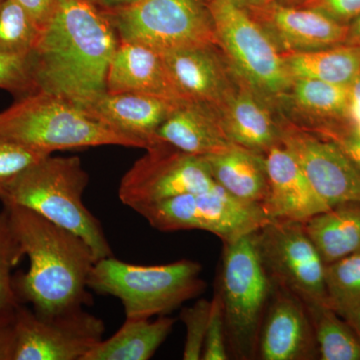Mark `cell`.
Segmentation results:
<instances>
[{
	"instance_id": "6da1fadb",
	"label": "cell",
	"mask_w": 360,
	"mask_h": 360,
	"mask_svg": "<svg viewBox=\"0 0 360 360\" xmlns=\"http://www.w3.org/2000/svg\"><path fill=\"white\" fill-rule=\"evenodd\" d=\"M120 44L105 13L90 0H53L51 16L30 53L37 91L86 106L106 91Z\"/></svg>"
},
{
	"instance_id": "7a4b0ae2",
	"label": "cell",
	"mask_w": 360,
	"mask_h": 360,
	"mask_svg": "<svg viewBox=\"0 0 360 360\" xmlns=\"http://www.w3.org/2000/svg\"><path fill=\"white\" fill-rule=\"evenodd\" d=\"M14 234L30 260L27 271L14 274L16 296L37 314L49 315L91 304L87 281L97 262L86 243L39 213L4 205Z\"/></svg>"
},
{
	"instance_id": "3957f363",
	"label": "cell",
	"mask_w": 360,
	"mask_h": 360,
	"mask_svg": "<svg viewBox=\"0 0 360 360\" xmlns=\"http://www.w3.org/2000/svg\"><path fill=\"white\" fill-rule=\"evenodd\" d=\"M89 182L78 156L51 155L16 177L0 193V201L32 210L80 236L97 260L113 257L103 225L82 200Z\"/></svg>"
},
{
	"instance_id": "277c9868",
	"label": "cell",
	"mask_w": 360,
	"mask_h": 360,
	"mask_svg": "<svg viewBox=\"0 0 360 360\" xmlns=\"http://www.w3.org/2000/svg\"><path fill=\"white\" fill-rule=\"evenodd\" d=\"M0 139L49 155L104 146L146 148L141 141L111 129L86 108L42 91L20 97L0 111Z\"/></svg>"
},
{
	"instance_id": "5b68a950",
	"label": "cell",
	"mask_w": 360,
	"mask_h": 360,
	"mask_svg": "<svg viewBox=\"0 0 360 360\" xmlns=\"http://www.w3.org/2000/svg\"><path fill=\"white\" fill-rule=\"evenodd\" d=\"M202 266L191 259L172 264L139 265L115 257L97 260L87 286L98 295L118 298L125 319H151L168 315L205 288Z\"/></svg>"
},
{
	"instance_id": "8992f818",
	"label": "cell",
	"mask_w": 360,
	"mask_h": 360,
	"mask_svg": "<svg viewBox=\"0 0 360 360\" xmlns=\"http://www.w3.org/2000/svg\"><path fill=\"white\" fill-rule=\"evenodd\" d=\"M224 245L217 292L224 309L229 354L255 359L274 284L260 257L257 231Z\"/></svg>"
},
{
	"instance_id": "52a82bcc",
	"label": "cell",
	"mask_w": 360,
	"mask_h": 360,
	"mask_svg": "<svg viewBox=\"0 0 360 360\" xmlns=\"http://www.w3.org/2000/svg\"><path fill=\"white\" fill-rule=\"evenodd\" d=\"M208 13L217 45L243 84L260 98L281 101L292 78L281 51L264 28L231 0H210Z\"/></svg>"
},
{
	"instance_id": "ba28073f",
	"label": "cell",
	"mask_w": 360,
	"mask_h": 360,
	"mask_svg": "<svg viewBox=\"0 0 360 360\" xmlns=\"http://www.w3.org/2000/svg\"><path fill=\"white\" fill-rule=\"evenodd\" d=\"M158 231H205L227 243L269 224L262 205L238 200L222 187L186 193L136 212Z\"/></svg>"
},
{
	"instance_id": "9c48e42d",
	"label": "cell",
	"mask_w": 360,
	"mask_h": 360,
	"mask_svg": "<svg viewBox=\"0 0 360 360\" xmlns=\"http://www.w3.org/2000/svg\"><path fill=\"white\" fill-rule=\"evenodd\" d=\"M103 11L120 41L136 42L160 53L217 45L210 13L200 0H141Z\"/></svg>"
},
{
	"instance_id": "30bf717a",
	"label": "cell",
	"mask_w": 360,
	"mask_h": 360,
	"mask_svg": "<svg viewBox=\"0 0 360 360\" xmlns=\"http://www.w3.org/2000/svg\"><path fill=\"white\" fill-rule=\"evenodd\" d=\"M146 150L125 172L118 187L120 200L134 212L217 184L202 156L188 155L163 141Z\"/></svg>"
},
{
	"instance_id": "8fae6325",
	"label": "cell",
	"mask_w": 360,
	"mask_h": 360,
	"mask_svg": "<svg viewBox=\"0 0 360 360\" xmlns=\"http://www.w3.org/2000/svg\"><path fill=\"white\" fill-rule=\"evenodd\" d=\"M14 360H84L103 340L105 324L84 309L49 315L18 305Z\"/></svg>"
},
{
	"instance_id": "7c38bea8",
	"label": "cell",
	"mask_w": 360,
	"mask_h": 360,
	"mask_svg": "<svg viewBox=\"0 0 360 360\" xmlns=\"http://www.w3.org/2000/svg\"><path fill=\"white\" fill-rule=\"evenodd\" d=\"M257 240L272 283L288 288L304 302L328 304L326 264L302 222L269 221L258 229Z\"/></svg>"
},
{
	"instance_id": "4fadbf2b",
	"label": "cell",
	"mask_w": 360,
	"mask_h": 360,
	"mask_svg": "<svg viewBox=\"0 0 360 360\" xmlns=\"http://www.w3.org/2000/svg\"><path fill=\"white\" fill-rule=\"evenodd\" d=\"M281 142L329 207L360 202V172L338 144L295 124L281 127Z\"/></svg>"
},
{
	"instance_id": "5bb4252c",
	"label": "cell",
	"mask_w": 360,
	"mask_h": 360,
	"mask_svg": "<svg viewBox=\"0 0 360 360\" xmlns=\"http://www.w3.org/2000/svg\"><path fill=\"white\" fill-rule=\"evenodd\" d=\"M274 284L258 335L257 359H319L314 328L304 302L288 288Z\"/></svg>"
},
{
	"instance_id": "9a60e30c",
	"label": "cell",
	"mask_w": 360,
	"mask_h": 360,
	"mask_svg": "<svg viewBox=\"0 0 360 360\" xmlns=\"http://www.w3.org/2000/svg\"><path fill=\"white\" fill-rule=\"evenodd\" d=\"M252 18L281 52L307 51L345 44L348 26L321 11L276 2L255 4Z\"/></svg>"
},
{
	"instance_id": "2e32d148",
	"label": "cell",
	"mask_w": 360,
	"mask_h": 360,
	"mask_svg": "<svg viewBox=\"0 0 360 360\" xmlns=\"http://www.w3.org/2000/svg\"><path fill=\"white\" fill-rule=\"evenodd\" d=\"M264 158L269 188L262 207L269 221L304 222L330 208L283 144L269 148Z\"/></svg>"
},
{
	"instance_id": "e0dca14e",
	"label": "cell",
	"mask_w": 360,
	"mask_h": 360,
	"mask_svg": "<svg viewBox=\"0 0 360 360\" xmlns=\"http://www.w3.org/2000/svg\"><path fill=\"white\" fill-rule=\"evenodd\" d=\"M106 91L148 94L177 103L187 101L172 82L162 53L120 40L108 68Z\"/></svg>"
},
{
	"instance_id": "ac0fdd59",
	"label": "cell",
	"mask_w": 360,
	"mask_h": 360,
	"mask_svg": "<svg viewBox=\"0 0 360 360\" xmlns=\"http://www.w3.org/2000/svg\"><path fill=\"white\" fill-rule=\"evenodd\" d=\"M179 104L148 94L105 91L84 108L111 129L141 141L148 148L160 142L158 130Z\"/></svg>"
},
{
	"instance_id": "d6986e66",
	"label": "cell",
	"mask_w": 360,
	"mask_h": 360,
	"mask_svg": "<svg viewBox=\"0 0 360 360\" xmlns=\"http://www.w3.org/2000/svg\"><path fill=\"white\" fill-rule=\"evenodd\" d=\"M214 46L184 47L162 53L168 72L182 97L213 108L234 89Z\"/></svg>"
},
{
	"instance_id": "ffe728a7",
	"label": "cell",
	"mask_w": 360,
	"mask_h": 360,
	"mask_svg": "<svg viewBox=\"0 0 360 360\" xmlns=\"http://www.w3.org/2000/svg\"><path fill=\"white\" fill-rule=\"evenodd\" d=\"M214 110L234 146L265 155L281 143V127L274 122L262 98L245 85L232 89Z\"/></svg>"
},
{
	"instance_id": "44dd1931",
	"label": "cell",
	"mask_w": 360,
	"mask_h": 360,
	"mask_svg": "<svg viewBox=\"0 0 360 360\" xmlns=\"http://www.w3.org/2000/svg\"><path fill=\"white\" fill-rule=\"evenodd\" d=\"M156 135L160 141L196 156L215 155L234 146L225 134L214 108L194 101L179 104Z\"/></svg>"
},
{
	"instance_id": "7402d4cb",
	"label": "cell",
	"mask_w": 360,
	"mask_h": 360,
	"mask_svg": "<svg viewBox=\"0 0 360 360\" xmlns=\"http://www.w3.org/2000/svg\"><path fill=\"white\" fill-rule=\"evenodd\" d=\"M202 158L217 186L238 200L264 203L269 188L264 155L234 146Z\"/></svg>"
},
{
	"instance_id": "603a6c76",
	"label": "cell",
	"mask_w": 360,
	"mask_h": 360,
	"mask_svg": "<svg viewBox=\"0 0 360 360\" xmlns=\"http://www.w3.org/2000/svg\"><path fill=\"white\" fill-rule=\"evenodd\" d=\"M302 225L326 265L360 251V202L336 205Z\"/></svg>"
},
{
	"instance_id": "cb8c5ba5",
	"label": "cell",
	"mask_w": 360,
	"mask_h": 360,
	"mask_svg": "<svg viewBox=\"0 0 360 360\" xmlns=\"http://www.w3.org/2000/svg\"><path fill=\"white\" fill-rule=\"evenodd\" d=\"M176 322L167 315L150 319H125L122 328L103 340L84 360H148L167 340Z\"/></svg>"
},
{
	"instance_id": "d4e9b609",
	"label": "cell",
	"mask_w": 360,
	"mask_h": 360,
	"mask_svg": "<svg viewBox=\"0 0 360 360\" xmlns=\"http://www.w3.org/2000/svg\"><path fill=\"white\" fill-rule=\"evenodd\" d=\"M291 78L350 85L360 75V46L340 44L307 51L281 52Z\"/></svg>"
},
{
	"instance_id": "484cf974",
	"label": "cell",
	"mask_w": 360,
	"mask_h": 360,
	"mask_svg": "<svg viewBox=\"0 0 360 360\" xmlns=\"http://www.w3.org/2000/svg\"><path fill=\"white\" fill-rule=\"evenodd\" d=\"M283 98L290 101L293 110L302 115L303 120L307 118L309 120L304 127H298L311 129L328 124L330 120L347 118L349 85L329 84L310 78H293Z\"/></svg>"
},
{
	"instance_id": "4316f807",
	"label": "cell",
	"mask_w": 360,
	"mask_h": 360,
	"mask_svg": "<svg viewBox=\"0 0 360 360\" xmlns=\"http://www.w3.org/2000/svg\"><path fill=\"white\" fill-rule=\"evenodd\" d=\"M304 303L314 328L319 359L360 360V338L352 326L328 304Z\"/></svg>"
},
{
	"instance_id": "83f0119b",
	"label": "cell",
	"mask_w": 360,
	"mask_h": 360,
	"mask_svg": "<svg viewBox=\"0 0 360 360\" xmlns=\"http://www.w3.org/2000/svg\"><path fill=\"white\" fill-rule=\"evenodd\" d=\"M40 27L15 0L0 4V54L30 56L37 44Z\"/></svg>"
},
{
	"instance_id": "f1b7e54d",
	"label": "cell",
	"mask_w": 360,
	"mask_h": 360,
	"mask_svg": "<svg viewBox=\"0 0 360 360\" xmlns=\"http://www.w3.org/2000/svg\"><path fill=\"white\" fill-rule=\"evenodd\" d=\"M25 257L14 234L8 212H0V321L11 319L18 305L13 285V269Z\"/></svg>"
},
{
	"instance_id": "f546056e",
	"label": "cell",
	"mask_w": 360,
	"mask_h": 360,
	"mask_svg": "<svg viewBox=\"0 0 360 360\" xmlns=\"http://www.w3.org/2000/svg\"><path fill=\"white\" fill-rule=\"evenodd\" d=\"M328 304L336 312L360 302V251L326 265Z\"/></svg>"
},
{
	"instance_id": "4dcf8cb0",
	"label": "cell",
	"mask_w": 360,
	"mask_h": 360,
	"mask_svg": "<svg viewBox=\"0 0 360 360\" xmlns=\"http://www.w3.org/2000/svg\"><path fill=\"white\" fill-rule=\"evenodd\" d=\"M212 300H198L191 307H184L180 312V319L186 329V342L184 347V360H200L202 356L203 345L208 321H210Z\"/></svg>"
},
{
	"instance_id": "1f68e13d",
	"label": "cell",
	"mask_w": 360,
	"mask_h": 360,
	"mask_svg": "<svg viewBox=\"0 0 360 360\" xmlns=\"http://www.w3.org/2000/svg\"><path fill=\"white\" fill-rule=\"evenodd\" d=\"M51 155L0 139V193L27 168Z\"/></svg>"
},
{
	"instance_id": "d6a6232c",
	"label": "cell",
	"mask_w": 360,
	"mask_h": 360,
	"mask_svg": "<svg viewBox=\"0 0 360 360\" xmlns=\"http://www.w3.org/2000/svg\"><path fill=\"white\" fill-rule=\"evenodd\" d=\"M30 56L0 54V89L6 90L18 98L37 91Z\"/></svg>"
},
{
	"instance_id": "836d02e7",
	"label": "cell",
	"mask_w": 360,
	"mask_h": 360,
	"mask_svg": "<svg viewBox=\"0 0 360 360\" xmlns=\"http://www.w3.org/2000/svg\"><path fill=\"white\" fill-rule=\"evenodd\" d=\"M229 345H227L226 330H225L224 309L219 293L215 291L212 300L210 321L203 345L202 360L229 359Z\"/></svg>"
},
{
	"instance_id": "e575fe53",
	"label": "cell",
	"mask_w": 360,
	"mask_h": 360,
	"mask_svg": "<svg viewBox=\"0 0 360 360\" xmlns=\"http://www.w3.org/2000/svg\"><path fill=\"white\" fill-rule=\"evenodd\" d=\"M309 131L314 132L338 144L360 172V139L354 134L350 127L345 129V127L328 123V124L319 125L309 129Z\"/></svg>"
},
{
	"instance_id": "d590c367",
	"label": "cell",
	"mask_w": 360,
	"mask_h": 360,
	"mask_svg": "<svg viewBox=\"0 0 360 360\" xmlns=\"http://www.w3.org/2000/svg\"><path fill=\"white\" fill-rule=\"evenodd\" d=\"M305 7L321 11L341 23L360 14V0H307Z\"/></svg>"
},
{
	"instance_id": "8d00e7d4",
	"label": "cell",
	"mask_w": 360,
	"mask_h": 360,
	"mask_svg": "<svg viewBox=\"0 0 360 360\" xmlns=\"http://www.w3.org/2000/svg\"><path fill=\"white\" fill-rule=\"evenodd\" d=\"M13 316L0 321V360H14L15 357L16 340Z\"/></svg>"
},
{
	"instance_id": "74e56055",
	"label": "cell",
	"mask_w": 360,
	"mask_h": 360,
	"mask_svg": "<svg viewBox=\"0 0 360 360\" xmlns=\"http://www.w3.org/2000/svg\"><path fill=\"white\" fill-rule=\"evenodd\" d=\"M30 13L40 30L51 16L53 0H15Z\"/></svg>"
},
{
	"instance_id": "f35d334b",
	"label": "cell",
	"mask_w": 360,
	"mask_h": 360,
	"mask_svg": "<svg viewBox=\"0 0 360 360\" xmlns=\"http://www.w3.org/2000/svg\"><path fill=\"white\" fill-rule=\"evenodd\" d=\"M360 118V75L349 85V101H348L347 120L352 124Z\"/></svg>"
},
{
	"instance_id": "ab89813d",
	"label": "cell",
	"mask_w": 360,
	"mask_h": 360,
	"mask_svg": "<svg viewBox=\"0 0 360 360\" xmlns=\"http://www.w3.org/2000/svg\"><path fill=\"white\" fill-rule=\"evenodd\" d=\"M338 314L352 326L360 338V302L341 310Z\"/></svg>"
},
{
	"instance_id": "60d3db41",
	"label": "cell",
	"mask_w": 360,
	"mask_h": 360,
	"mask_svg": "<svg viewBox=\"0 0 360 360\" xmlns=\"http://www.w3.org/2000/svg\"><path fill=\"white\" fill-rule=\"evenodd\" d=\"M345 44L360 46V14L354 18L352 25L348 26L347 39Z\"/></svg>"
},
{
	"instance_id": "b9f144b4",
	"label": "cell",
	"mask_w": 360,
	"mask_h": 360,
	"mask_svg": "<svg viewBox=\"0 0 360 360\" xmlns=\"http://www.w3.org/2000/svg\"><path fill=\"white\" fill-rule=\"evenodd\" d=\"M141 0H97V2L103 4L106 9L120 8V7L130 6L137 4Z\"/></svg>"
},
{
	"instance_id": "7bdbcfd3",
	"label": "cell",
	"mask_w": 360,
	"mask_h": 360,
	"mask_svg": "<svg viewBox=\"0 0 360 360\" xmlns=\"http://www.w3.org/2000/svg\"><path fill=\"white\" fill-rule=\"evenodd\" d=\"M350 129H352V131L354 132V134L357 135L360 139V118L359 120H355L354 122H352V124H350Z\"/></svg>"
},
{
	"instance_id": "ee69618b",
	"label": "cell",
	"mask_w": 360,
	"mask_h": 360,
	"mask_svg": "<svg viewBox=\"0 0 360 360\" xmlns=\"http://www.w3.org/2000/svg\"><path fill=\"white\" fill-rule=\"evenodd\" d=\"M232 2H234V4H238V6H245V4H255V1L257 0H231Z\"/></svg>"
},
{
	"instance_id": "f6af8a7d",
	"label": "cell",
	"mask_w": 360,
	"mask_h": 360,
	"mask_svg": "<svg viewBox=\"0 0 360 360\" xmlns=\"http://www.w3.org/2000/svg\"><path fill=\"white\" fill-rule=\"evenodd\" d=\"M258 1L262 2V4H269V2L276 1V0H258Z\"/></svg>"
},
{
	"instance_id": "bcb514c9",
	"label": "cell",
	"mask_w": 360,
	"mask_h": 360,
	"mask_svg": "<svg viewBox=\"0 0 360 360\" xmlns=\"http://www.w3.org/2000/svg\"><path fill=\"white\" fill-rule=\"evenodd\" d=\"M90 1H92V2H97V0H90Z\"/></svg>"
},
{
	"instance_id": "7dc6e473",
	"label": "cell",
	"mask_w": 360,
	"mask_h": 360,
	"mask_svg": "<svg viewBox=\"0 0 360 360\" xmlns=\"http://www.w3.org/2000/svg\"><path fill=\"white\" fill-rule=\"evenodd\" d=\"M2 1H4V0H0V4H1Z\"/></svg>"
}]
</instances>
